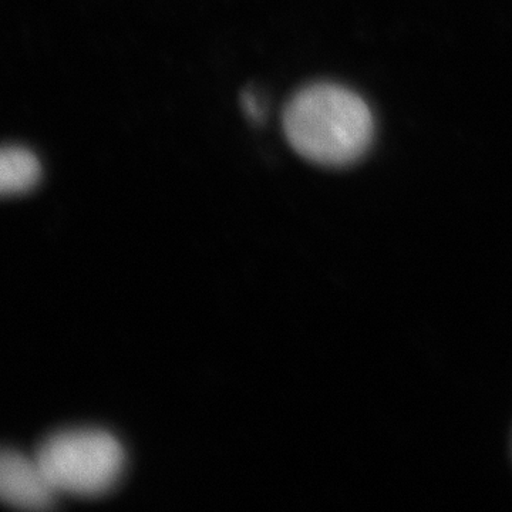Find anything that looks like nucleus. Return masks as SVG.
<instances>
[{
    "label": "nucleus",
    "mask_w": 512,
    "mask_h": 512,
    "mask_svg": "<svg viewBox=\"0 0 512 512\" xmlns=\"http://www.w3.org/2000/svg\"><path fill=\"white\" fill-rule=\"evenodd\" d=\"M284 130L299 156L323 167H345L369 150L375 120L359 94L339 84L318 83L286 104Z\"/></svg>",
    "instance_id": "obj_1"
},
{
    "label": "nucleus",
    "mask_w": 512,
    "mask_h": 512,
    "mask_svg": "<svg viewBox=\"0 0 512 512\" xmlns=\"http://www.w3.org/2000/svg\"><path fill=\"white\" fill-rule=\"evenodd\" d=\"M33 456L57 497H103L116 488L126 470L120 441L99 429L59 431L47 437Z\"/></svg>",
    "instance_id": "obj_2"
},
{
    "label": "nucleus",
    "mask_w": 512,
    "mask_h": 512,
    "mask_svg": "<svg viewBox=\"0 0 512 512\" xmlns=\"http://www.w3.org/2000/svg\"><path fill=\"white\" fill-rule=\"evenodd\" d=\"M57 498L35 456L0 448V503L18 510L45 511L55 507Z\"/></svg>",
    "instance_id": "obj_3"
},
{
    "label": "nucleus",
    "mask_w": 512,
    "mask_h": 512,
    "mask_svg": "<svg viewBox=\"0 0 512 512\" xmlns=\"http://www.w3.org/2000/svg\"><path fill=\"white\" fill-rule=\"evenodd\" d=\"M42 167L26 148L0 147V197L25 194L39 184Z\"/></svg>",
    "instance_id": "obj_4"
},
{
    "label": "nucleus",
    "mask_w": 512,
    "mask_h": 512,
    "mask_svg": "<svg viewBox=\"0 0 512 512\" xmlns=\"http://www.w3.org/2000/svg\"><path fill=\"white\" fill-rule=\"evenodd\" d=\"M242 103H244V109L252 120L259 121L262 119V114L264 113H262L259 101L256 99L254 94L245 93L244 97H242Z\"/></svg>",
    "instance_id": "obj_5"
}]
</instances>
